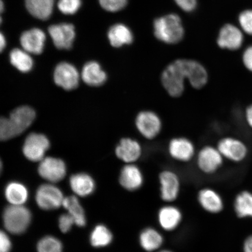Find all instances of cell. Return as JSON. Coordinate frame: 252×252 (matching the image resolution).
<instances>
[{"mask_svg": "<svg viewBox=\"0 0 252 252\" xmlns=\"http://www.w3.org/2000/svg\"><path fill=\"white\" fill-rule=\"evenodd\" d=\"M186 80L193 89L200 90L207 86L209 73L199 62L178 59L167 65L160 75L163 89L172 98H179L184 94Z\"/></svg>", "mask_w": 252, "mask_h": 252, "instance_id": "6da1fadb", "label": "cell"}, {"mask_svg": "<svg viewBox=\"0 0 252 252\" xmlns=\"http://www.w3.org/2000/svg\"><path fill=\"white\" fill-rule=\"evenodd\" d=\"M36 118V112L28 106H22L11 113L9 117L0 121V138L2 141L12 139L29 128Z\"/></svg>", "mask_w": 252, "mask_h": 252, "instance_id": "7a4b0ae2", "label": "cell"}, {"mask_svg": "<svg viewBox=\"0 0 252 252\" xmlns=\"http://www.w3.org/2000/svg\"><path fill=\"white\" fill-rule=\"evenodd\" d=\"M154 30L158 39L168 44L180 42L185 33L181 18L175 14L156 19L154 23Z\"/></svg>", "mask_w": 252, "mask_h": 252, "instance_id": "3957f363", "label": "cell"}, {"mask_svg": "<svg viewBox=\"0 0 252 252\" xmlns=\"http://www.w3.org/2000/svg\"><path fill=\"white\" fill-rule=\"evenodd\" d=\"M134 124L138 133L145 139L155 140L162 131L163 122L158 113L150 109L142 110L135 116Z\"/></svg>", "mask_w": 252, "mask_h": 252, "instance_id": "277c9868", "label": "cell"}, {"mask_svg": "<svg viewBox=\"0 0 252 252\" xmlns=\"http://www.w3.org/2000/svg\"><path fill=\"white\" fill-rule=\"evenodd\" d=\"M32 219L30 211L24 206L11 205L3 213V222L6 229L13 234L26 231Z\"/></svg>", "mask_w": 252, "mask_h": 252, "instance_id": "5b68a950", "label": "cell"}, {"mask_svg": "<svg viewBox=\"0 0 252 252\" xmlns=\"http://www.w3.org/2000/svg\"><path fill=\"white\" fill-rule=\"evenodd\" d=\"M195 159L197 168L201 173L213 175L222 168L224 158L217 147L206 145L197 151Z\"/></svg>", "mask_w": 252, "mask_h": 252, "instance_id": "8992f818", "label": "cell"}, {"mask_svg": "<svg viewBox=\"0 0 252 252\" xmlns=\"http://www.w3.org/2000/svg\"><path fill=\"white\" fill-rule=\"evenodd\" d=\"M159 195L161 200L170 204L178 199L180 194L181 182L177 173L164 169L158 175Z\"/></svg>", "mask_w": 252, "mask_h": 252, "instance_id": "52a82bcc", "label": "cell"}, {"mask_svg": "<svg viewBox=\"0 0 252 252\" xmlns=\"http://www.w3.org/2000/svg\"><path fill=\"white\" fill-rule=\"evenodd\" d=\"M167 151L172 159L182 163L191 161L197 152L193 142L184 136L171 138L168 142Z\"/></svg>", "mask_w": 252, "mask_h": 252, "instance_id": "ba28073f", "label": "cell"}, {"mask_svg": "<svg viewBox=\"0 0 252 252\" xmlns=\"http://www.w3.org/2000/svg\"><path fill=\"white\" fill-rule=\"evenodd\" d=\"M50 141L45 135L32 133L28 135L23 146V154L28 160L40 162L49 149Z\"/></svg>", "mask_w": 252, "mask_h": 252, "instance_id": "9c48e42d", "label": "cell"}, {"mask_svg": "<svg viewBox=\"0 0 252 252\" xmlns=\"http://www.w3.org/2000/svg\"><path fill=\"white\" fill-rule=\"evenodd\" d=\"M216 147L224 159L234 162L243 161L248 154L247 146L244 142L234 137L220 138Z\"/></svg>", "mask_w": 252, "mask_h": 252, "instance_id": "30bf717a", "label": "cell"}, {"mask_svg": "<svg viewBox=\"0 0 252 252\" xmlns=\"http://www.w3.org/2000/svg\"><path fill=\"white\" fill-rule=\"evenodd\" d=\"M35 198L38 206L45 210L58 209L63 206L64 199L62 191L51 184L41 185L37 189Z\"/></svg>", "mask_w": 252, "mask_h": 252, "instance_id": "8fae6325", "label": "cell"}, {"mask_svg": "<svg viewBox=\"0 0 252 252\" xmlns=\"http://www.w3.org/2000/svg\"><path fill=\"white\" fill-rule=\"evenodd\" d=\"M39 162V174L46 181L50 183H56L64 178L67 168L63 160L48 157H45Z\"/></svg>", "mask_w": 252, "mask_h": 252, "instance_id": "7c38bea8", "label": "cell"}, {"mask_svg": "<svg viewBox=\"0 0 252 252\" xmlns=\"http://www.w3.org/2000/svg\"><path fill=\"white\" fill-rule=\"evenodd\" d=\"M53 78L57 86L66 91L75 90L80 81V74L76 68L65 62L61 63L56 66Z\"/></svg>", "mask_w": 252, "mask_h": 252, "instance_id": "4fadbf2b", "label": "cell"}, {"mask_svg": "<svg viewBox=\"0 0 252 252\" xmlns=\"http://www.w3.org/2000/svg\"><path fill=\"white\" fill-rule=\"evenodd\" d=\"M143 154L140 142L130 137L122 138L115 149L116 157L126 164L135 163L141 158Z\"/></svg>", "mask_w": 252, "mask_h": 252, "instance_id": "5bb4252c", "label": "cell"}, {"mask_svg": "<svg viewBox=\"0 0 252 252\" xmlns=\"http://www.w3.org/2000/svg\"><path fill=\"white\" fill-rule=\"evenodd\" d=\"M119 183L126 190H138L144 184L143 172L135 163H127L123 167L120 173Z\"/></svg>", "mask_w": 252, "mask_h": 252, "instance_id": "9a60e30c", "label": "cell"}, {"mask_svg": "<svg viewBox=\"0 0 252 252\" xmlns=\"http://www.w3.org/2000/svg\"><path fill=\"white\" fill-rule=\"evenodd\" d=\"M171 204L160 207L157 214L158 223L166 232L174 231L181 225L183 220L181 209Z\"/></svg>", "mask_w": 252, "mask_h": 252, "instance_id": "2e32d148", "label": "cell"}, {"mask_svg": "<svg viewBox=\"0 0 252 252\" xmlns=\"http://www.w3.org/2000/svg\"><path fill=\"white\" fill-rule=\"evenodd\" d=\"M49 33L57 48L70 49L75 36V28L71 24L52 25L49 28Z\"/></svg>", "mask_w": 252, "mask_h": 252, "instance_id": "e0dca14e", "label": "cell"}, {"mask_svg": "<svg viewBox=\"0 0 252 252\" xmlns=\"http://www.w3.org/2000/svg\"><path fill=\"white\" fill-rule=\"evenodd\" d=\"M197 201L202 209L210 214H219L224 207L221 196L215 189L211 188L200 189L198 192Z\"/></svg>", "mask_w": 252, "mask_h": 252, "instance_id": "ac0fdd59", "label": "cell"}, {"mask_svg": "<svg viewBox=\"0 0 252 252\" xmlns=\"http://www.w3.org/2000/svg\"><path fill=\"white\" fill-rule=\"evenodd\" d=\"M244 42V35L238 27L232 24H226L220 31L217 43L220 48L237 50Z\"/></svg>", "mask_w": 252, "mask_h": 252, "instance_id": "d6986e66", "label": "cell"}, {"mask_svg": "<svg viewBox=\"0 0 252 252\" xmlns=\"http://www.w3.org/2000/svg\"><path fill=\"white\" fill-rule=\"evenodd\" d=\"M46 40L45 33L38 28L24 32L20 38L21 46L28 53L39 55L43 52Z\"/></svg>", "mask_w": 252, "mask_h": 252, "instance_id": "ffe728a7", "label": "cell"}, {"mask_svg": "<svg viewBox=\"0 0 252 252\" xmlns=\"http://www.w3.org/2000/svg\"><path fill=\"white\" fill-rule=\"evenodd\" d=\"M138 242L144 251L157 252L161 250L164 243V238L159 230L149 226L142 230L138 237Z\"/></svg>", "mask_w": 252, "mask_h": 252, "instance_id": "44dd1931", "label": "cell"}, {"mask_svg": "<svg viewBox=\"0 0 252 252\" xmlns=\"http://www.w3.org/2000/svg\"><path fill=\"white\" fill-rule=\"evenodd\" d=\"M81 78L88 86L99 87L105 83L107 75L98 63L90 62L84 66Z\"/></svg>", "mask_w": 252, "mask_h": 252, "instance_id": "7402d4cb", "label": "cell"}, {"mask_svg": "<svg viewBox=\"0 0 252 252\" xmlns=\"http://www.w3.org/2000/svg\"><path fill=\"white\" fill-rule=\"evenodd\" d=\"M70 185L72 190L79 196L86 197L92 194L95 188V183L87 173H77L71 176Z\"/></svg>", "mask_w": 252, "mask_h": 252, "instance_id": "603a6c76", "label": "cell"}, {"mask_svg": "<svg viewBox=\"0 0 252 252\" xmlns=\"http://www.w3.org/2000/svg\"><path fill=\"white\" fill-rule=\"evenodd\" d=\"M108 38L111 45L120 47L125 45H130L133 40L131 31L124 24H116L110 28Z\"/></svg>", "mask_w": 252, "mask_h": 252, "instance_id": "cb8c5ba5", "label": "cell"}, {"mask_svg": "<svg viewBox=\"0 0 252 252\" xmlns=\"http://www.w3.org/2000/svg\"><path fill=\"white\" fill-rule=\"evenodd\" d=\"M30 13L40 20H47L51 16L54 0H25Z\"/></svg>", "mask_w": 252, "mask_h": 252, "instance_id": "d4e9b609", "label": "cell"}, {"mask_svg": "<svg viewBox=\"0 0 252 252\" xmlns=\"http://www.w3.org/2000/svg\"><path fill=\"white\" fill-rule=\"evenodd\" d=\"M28 195L27 188L21 183H9L5 189L6 199L13 206H23L27 202Z\"/></svg>", "mask_w": 252, "mask_h": 252, "instance_id": "484cf974", "label": "cell"}, {"mask_svg": "<svg viewBox=\"0 0 252 252\" xmlns=\"http://www.w3.org/2000/svg\"><path fill=\"white\" fill-rule=\"evenodd\" d=\"M63 206L73 217L75 224L81 227L86 225V218L84 211L76 197L72 196L64 198Z\"/></svg>", "mask_w": 252, "mask_h": 252, "instance_id": "4316f807", "label": "cell"}, {"mask_svg": "<svg viewBox=\"0 0 252 252\" xmlns=\"http://www.w3.org/2000/svg\"><path fill=\"white\" fill-rule=\"evenodd\" d=\"M234 207L239 218L252 217V193L248 191L239 193L235 197Z\"/></svg>", "mask_w": 252, "mask_h": 252, "instance_id": "83f0119b", "label": "cell"}, {"mask_svg": "<svg viewBox=\"0 0 252 252\" xmlns=\"http://www.w3.org/2000/svg\"><path fill=\"white\" fill-rule=\"evenodd\" d=\"M11 64L19 71L26 73L33 68V62L27 52L19 49L12 50L9 55Z\"/></svg>", "mask_w": 252, "mask_h": 252, "instance_id": "f1b7e54d", "label": "cell"}, {"mask_svg": "<svg viewBox=\"0 0 252 252\" xmlns=\"http://www.w3.org/2000/svg\"><path fill=\"white\" fill-rule=\"evenodd\" d=\"M112 240L113 235L111 232L103 225L96 226L90 236L91 245L96 248L106 247L111 243Z\"/></svg>", "mask_w": 252, "mask_h": 252, "instance_id": "f546056e", "label": "cell"}, {"mask_svg": "<svg viewBox=\"0 0 252 252\" xmlns=\"http://www.w3.org/2000/svg\"><path fill=\"white\" fill-rule=\"evenodd\" d=\"M37 250L38 252H62L63 245L58 239L47 236L38 242Z\"/></svg>", "mask_w": 252, "mask_h": 252, "instance_id": "4dcf8cb0", "label": "cell"}, {"mask_svg": "<svg viewBox=\"0 0 252 252\" xmlns=\"http://www.w3.org/2000/svg\"><path fill=\"white\" fill-rule=\"evenodd\" d=\"M81 5V0H59L58 8L62 13L66 15L74 14Z\"/></svg>", "mask_w": 252, "mask_h": 252, "instance_id": "1f68e13d", "label": "cell"}, {"mask_svg": "<svg viewBox=\"0 0 252 252\" xmlns=\"http://www.w3.org/2000/svg\"><path fill=\"white\" fill-rule=\"evenodd\" d=\"M239 23L242 30L252 36V9L242 12L239 16Z\"/></svg>", "mask_w": 252, "mask_h": 252, "instance_id": "d6a6232c", "label": "cell"}, {"mask_svg": "<svg viewBox=\"0 0 252 252\" xmlns=\"http://www.w3.org/2000/svg\"><path fill=\"white\" fill-rule=\"evenodd\" d=\"M99 3L106 11L117 12L126 7L127 0H99Z\"/></svg>", "mask_w": 252, "mask_h": 252, "instance_id": "836d02e7", "label": "cell"}, {"mask_svg": "<svg viewBox=\"0 0 252 252\" xmlns=\"http://www.w3.org/2000/svg\"><path fill=\"white\" fill-rule=\"evenodd\" d=\"M74 223L75 220L70 214H63L60 217L59 225L63 232L66 233L70 231Z\"/></svg>", "mask_w": 252, "mask_h": 252, "instance_id": "e575fe53", "label": "cell"}, {"mask_svg": "<svg viewBox=\"0 0 252 252\" xmlns=\"http://www.w3.org/2000/svg\"><path fill=\"white\" fill-rule=\"evenodd\" d=\"M174 1L182 10L186 12L194 11L197 5V0H174Z\"/></svg>", "mask_w": 252, "mask_h": 252, "instance_id": "d590c367", "label": "cell"}, {"mask_svg": "<svg viewBox=\"0 0 252 252\" xmlns=\"http://www.w3.org/2000/svg\"><path fill=\"white\" fill-rule=\"evenodd\" d=\"M11 249V242L8 236L1 231L0 235V252H9Z\"/></svg>", "mask_w": 252, "mask_h": 252, "instance_id": "8d00e7d4", "label": "cell"}, {"mask_svg": "<svg viewBox=\"0 0 252 252\" xmlns=\"http://www.w3.org/2000/svg\"><path fill=\"white\" fill-rule=\"evenodd\" d=\"M243 63L245 67L252 72V46L245 50L243 55Z\"/></svg>", "mask_w": 252, "mask_h": 252, "instance_id": "74e56055", "label": "cell"}, {"mask_svg": "<svg viewBox=\"0 0 252 252\" xmlns=\"http://www.w3.org/2000/svg\"><path fill=\"white\" fill-rule=\"evenodd\" d=\"M244 252H252V235L249 236L244 242Z\"/></svg>", "mask_w": 252, "mask_h": 252, "instance_id": "f35d334b", "label": "cell"}, {"mask_svg": "<svg viewBox=\"0 0 252 252\" xmlns=\"http://www.w3.org/2000/svg\"><path fill=\"white\" fill-rule=\"evenodd\" d=\"M245 118L248 125L252 128V105L249 106L246 109Z\"/></svg>", "mask_w": 252, "mask_h": 252, "instance_id": "ab89813d", "label": "cell"}, {"mask_svg": "<svg viewBox=\"0 0 252 252\" xmlns=\"http://www.w3.org/2000/svg\"><path fill=\"white\" fill-rule=\"evenodd\" d=\"M6 45V42L5 37L3 36L2 33H1V36H0V47H1V52H2L3 49H4V47Z\"/></svg>", "mask_w": 252, "mask_h": 252, "instance_id": "60d3db41", "label": "cell"}, {"mask_svg": "<svg viewBox=\"0 0 252 252\" xmlns=\"http://www.w3.org/2000/svg\"><path fill=\"white\" fill-rule=\"evenodd\" d=\"M157 252H173V251L169 250H160Z\"/></svg>", "mask_w": 252, "mask_h": 252, "instance_id": "b9f144b4", "label": "cell"}, {"mask_svg": "<svg viewBox=\"0 0 252 252\" xmlns=\"http://www.w3.org/2000/svg\"><path fill=\"white\" fill-rule=\"evenodd\" d=\"M2 11H3V2L1 0V12H2Z\"/></svg>", "mask_w": 252, "mask_h": 252, "instance_id": "7bdbcfd3", "label": "cell"}]
</instances>
